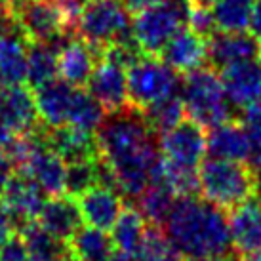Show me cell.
I'll use <instances>...</instances> for the list:
<instances>
[{
    "label": "cell",
    "mask_w": 261,
    "mask_h": 261,
    "mask_svg": "<svg viewBox=\"0 0 261 261\" xmlns=\"http://www.w3.org/2000/svg\"><path fill=\"white\" fill-rule=\"evenodd\" d=\"M95 139L99 156L113 170L116 191L138 200L151 185L152 170L160 159L156 132L147 124L141 111L128 105L107 113Z\"/></svg>",
    "instance_id": "obj_1"
},
{
    "label": "cell",
    "mask_w": 261,
    "mask_h": 261,
    "mask_svg": "<svg viewBox=\"0 0 261 261\" xmlns=\"http://www.w3.org/2000/svg\"><path fill=\"white\" fill-rule=\"evenodd\" d=\"M185 261L231 252L229 219L206 198L179 196L160 227Z\"/></svg>",
    "instance_id": "obj_2"
},
{
    "label": "cell",
    "mask_w": 261,
    "mask_h": 261,
    "mask_svg": "<svg viewBox=\"0 0 261 261\" xmlns=\"http://www.w3.org/2000/svg\"><path fill=\"white\" fill-rule=\"evenodd\" d=\"M198 181L202 198L221 210H232L250 200L255 185V172L244 162L210 156L198 166Z\"/></svg>",
    "instance_id": "obj_3"
},
{
    "label": "cell",
    "mask_w": 261,
    "mask_h": 261,
    "mask_svg": "<svg viewBox=\"0 0 261 261\" xmlns=\"http://www.w3.org/2000/svg\"><path fill=\"white\" fill-rule=\"evenodd\" d=\"M179 97L191 120L198 122L202 128H216L231 120L232 105L214 69L202 67L185 74V79H181Z\"/></svg>",
    "instance_id": "obj_4"
},
{
    "label": "cell",
    "mask_w": 261,
    "mask_h": 261,
    "mask_svg": "<svg viewBox=\"0 0 261 261\" xmlns=\"http://www.w3.org/2000/svg\"><path fill=\"white\" fill-rule=\"evenodd\" d=\"M189 0H160L159 4L136 14L132 35L143 54L156 56L187 23Z\"/></svg>",
    "instance_id": "obj_5"
},
{
    "label": "cell",
    "mask_w": 261,
    "mask_h": 261,
    "mask_svg": "<svg viewBox=\"0 0 261 261\" xmlns=\"http://www.w3.org/2000/svg\"><path fill=\"white\" fill-rule=\"evenodd\" d=\"M76 31L82 40L101 51L111 44L134 40L130 12L122 0H88Z\"/></svg>",
    "instance_id": "obj_6"
},
{
    "label": "cell",
    "mask_w": 261,
    "mask_h": 261,
    "mask_svg": "<svg viewBox=\"0 0 261 261\" xmlns=\"http://www.w3.org/2000/svg\"><path fill=\"white\" fill-rule=\"evenodd\" d=\"M128 99L130 105L143 111L145 107L179 94L181 79L162 59L143 54L128 69Z\"/></svg>",
    "instance_id": "obj_7"
},
{
    "label": "cell",
    "mask_w": 261,
    "mask_h": 261,
    "mask_svg": "<svg viewBox=\"0 0 261 261\" xmlns=\"http://www.w3.org/2000/svg\"><path fill=\"white\" fill-rule=\"evenodd\" d=\"M160 154L166 160L183 168H195L202 164L204 154L208 151L206 145V132L195 120H185L174 126L172 130L162 134L159 139Z\"/></svg>",
    "instance_id": "obj_8"
},
{
    "label": "cell",
    "mask_w": 261,
    "mask_h": 261,
    "mask_svg": "<svg viewBox=\"0 0 261 261\" xmlns=\"http://www.w3.org/2000/svg\"><path fill=\"white\" fill-rule=\"evenodd\" d=\"M14 14L31 42H51L69 31L54 0H17Z\"/></svg>",
    "instance_id": "obj_9"
},
{
    "label": "cell",
    "mask_w": 261,
    "mask_h": 261,
    "mask_svg": "<svg viewBox=\"0 0 261 261\" xmlns=\"http://www.w3.org/2000/svg\"><path fill=\"white\" fill-rule=\"evenodd\" d=\"M23 175L37 183L44 193L58 196L65 191L67 164L56 151H51L46 143V128H42L38 143L33 147V151L27 154L19 166Z\"/></svg>",
    "instance_id": "obj_10"
},
{
    "label": "cell",
    "mask_w": 261,
    "mask_h": 261,
    "mask_svg": "<svg viewBox=\"0 0 261 261\" xmlns=\"http://www.w3.org/2000/svg\"><path fill=\"white\" fill-rule=\"evenodd\" d=\"M0 124L14 136H23L37 130V101L29 88L23 84L0 88Z\"/></svg>",
    "instance_id": "obj_11"
},
{
    "label": "cell",
    "mask_w": 261,
    "mask_h": 261,
    "mask_svg": "<svg viewBox=\"0 0 261 261\" xmlns=\"http://www.w3.org/2000/svg\"><path fill=\"white\" fill-rule=\"evenodd\" d=\"M219 79L232 107L244 109L261 101V58L225 67Z\"/></svg>",
    "instance_id": "obj_12"
},
{
    "label": "cell",
    "mask_w": 261,
    "mask_h": 261,
    "mask_svg": "<svg viewBox=\"0 0 261 261\" xmlns=\"http://www.w3.org/2000/svg\"><path fill=\"white\" fill-rule=\"evenodd\" d=\"M44 195L46 193L27 175L19 174L12 177L2 195V202L6 206L8 214L12 216L15 229H23L27 223L37 221L46 204Z\"/></svg>",
    "instance_id": "obj_13"
},
{
    "label": "cell",
    "mask_w": 261,
    "mask_h": 261,
    "mask_svg": "<svg viewBox=\"0 0 261 261\" xmlns=\"http://www.w3.org/2000/svg\"><path fill=\"white\" fill-rule=\"evenodd\" d=\"M208 61L216 69H225L229 65L261 58V42L252 33H223L218 31L206 40Z\"/></svg>",
    "instance_id": "obj_14"
},
{
    "label": "cell",
    "mask_w": 261,
    "mask_h": 261,
    "mask_svg": "<svg viewBox=\"0 0 261 261\" xmlns=\"http://www.w3.org/2000/svg\"><path fill=\"white\" fill-rule=\"evenodd\" d=\"M88 92L101 103L105 111H118L130 105L128 99V76L126 69L101 59L95 67L92 79L88 80Z\"/></svg>",
    "instance_id": "obj_15"
},
{
    "label": "cell",
    "mask_w": 261,
    "mask_h": 261,
    "mask_svg": "<svg viewBox=\"0 0 261 261\" xmlns=\"http://www.w3.org/2000/svg\"><path fill=\"white\" fill-rule=\"evenodd\" d=\"M76 200H79L82 219L90 227L101 229V231H111L124 210L120 193L101 185L88 189Z\"/></svg>",
    "instance_id": "obj_16"
},
{
    "label": "cell",
    "mask_w": 261,
    "mask_h": 261,
    "mask_svg": "<svg viewBox=\"0 0 261 261\" xmlns=\"http://www.w3.org/2000/svg\"><path fill=\"white\" fill-rule=\"evenodd\" d=\"M229 219V234L234 254L248 255L261 248V204L246 200L232 208Z\"/></svg>",
    "instance_id": "obj_17"
},
{
    "label": "cell",
    "mask_w": 261,
    "mask_h": 261,
    "mask_svg": "<svg viewBox=\"0 0 261 261\" xmlns=\"http://www.w3.org/2000/svg\"><path fill=\"white\" fill-rule=\"evenodd\" d=\"M97 61H101V50L86 40H69L59 51V79L73 88H82L92 79Z\"/></svg>",
    "instance_id": "obj_18"
},
{
    "label": "cell",
    "mask_w": 261,
    "mask_h": 261,
    "mask_svg": "<svg viewBox=\"0 0 261 261\" xmlns=\"http://www.w3.org/2000/svg\"><path fill=\"white\" fill-rule=\"evenodd\" d=\"M159 56L175 73L189 74L196 69H202L204 61H208L206 38L198 37L191 29H181L162 48Z\"/></svg>",
    "instance_id": "obj_19"
},
{
    "label": "cell",
    "mask_w": 261,
    "mask_h": 261,
    "mask_svg": "<svg viewBox=\"0 0 261 261\" xmlns=\"http://www.w3.org/2000/svg\"><path fill=\"white\" fill-rule=\"evenodd\" d=\"M46 143L51 151H56L65 160V164L94 160L99 156L97 139L94 138V134L73 126L46 128Z\"/></svg>",
    "instance_id": "obj_20"
},
{
    "label": "cell",
    "mask_w": 261,
    "mask_h": 261,
    "mask_svg": "<svg viewBox=\"0 0 261 261\" xmlns=\"http://www.w3.org/2000/svg\"><path fill=\"white\" fill-rule=\"evenodd\" d=\"M38 225L59 240H71L80 229L82 214L76 198L71 195H58L46 200L38 216Z\"/></svg>",
    "instance_id": "obj_21"
},
{
    "label": "cell",
    "mask_w": 261,
    "mask_h": 261,
    "mask_svg": "<svg viewBox=\"0 0 261 261\" xmlns=\"http://www.w3.org/2000/svg\"><path fill=\"white\" fill-rule=\"evenodd\" d=\"M31 40L17 25L0 37V80L6 86L23 84L27 80V58Z\"/></svg>",
    "instance_id": "obj_22"
},
{
    "label": "cell",
    "mask_w": 261,
    "mask_h": 261,
    "mask_svg": "<svg viewBox=\"0 0 261 261\" xmlns=\"http://www.w3.org/2000/svg\"><path fill=\"white\" fill-rule=\"evenodd\" d=\"M73 94L74 88L61 79H56L44 86L35 88L38 118L42 120L46 128L65 126L67 118H69L71 101H73Z\"/></svg>",
    "instance_id": "obj_23"
},
{
    "label": "cell",
    "mask_w": 261,
    "mask_h": 261,
    "mask_svg": "<svg viewBox=\"0 0 261 261\" xmlns=\"http://www.w3.org/2000/svg\"><path fill=\"white\" fill-rule=\"evenodd\" d=\"M206 145L212 159L232 160V162H246L250 154L252 141L240 122H223L210 128L206 136Z\"/></svg>",
    "instance_id": "obj_24"
},
{
    "label": "cell",
    "mask_w": 261,
    "mask_h": 261,
    "mask_svg": "<svg viewBox=\"0 0 261 261\" xmlns=\"http://www.w3.org/2000/svg\"><path fill=\"white\" fill-rule=\"evenodd\" d=\"M71 40L69 35L51 42H31L27 58V82L33 88H40L59 79V51Z\"/></svg>",
    "instance_id": "obj_25"
},
{
    "label": "cell",
    "mask_w": 261,
    "mask_h": 261,
    "mask_svg": "<svg viewBox=\"0 0 261 261\" xmlns=\"http://www.w3.org/2000/svg\"><path fill=\"white\" fill-rule=\"evenodd\" d=\"M69 252L80 261H109L115 244L107 231L95 227H80L69 240Z\"/></svg>",
    "instance_id": "obj_26"
},
{
    "label": "cell",
    "mask_w": 261,
    "mask_h": 261,
    "mask_svg": "<svg viewBox=\"0 0 261 261\" xmlns=\"http://www.w3.org/2000/svg\"><path fill=\"white\" fill-rule=\"evenodd\" d=\"M19 231H21V239L31 255V261H61L71 254L69 244L42 229L38 221L27 223Z\"/></svg>",
    "instance_id": "obj_27"
},
{
    "label": "cell",
    "mask_w": 261,
    "mask_h": 261,
    "mask_svg": "<svg viewBox=\"0 0 261 261\" xmlns=\"http://www.w3.org/2000/svg\"><path fill=\"white\" fill-rule=\"evenodd\" d=\"M105 116H107V111L94 95L82 88H74L73 101H71L69 118H67L65 126H73V128L94 134L101 126Z\"/></svg>",
    "instance_id": "obj_28"
},
{
    "label": "cell",
    "mask_w": 261,
    "mask_h": 261,
    "mask_svg": "<svg viewBox=\"0 0 261 261\" xmlns=\"http://www.w3.org/2000/svg\"><path fill=\"white\" fill-rule=\"evenodd\" d=\"M149 229L147 219L141 216L138 208H124L120 218L116 219L113 231V244L116 250H122L126 254H134L141 240L145 239V232Z\"/></svg>",
    "instance_id": "obj_29"
},
{
    "label": "cell",
    "mask_w": 261,
    "mask_h": 261,
    "mask_svg": "<svg viewBox=\"0 0 261 261\" xmlns=\"http://www.w3.org/2000/svg\"><path fill=\"white\" fill-rule=\"evenodd\" d=\"M175 198L177 196L168 187L160 185V183H151L141 193V196L136 202L139 204L138 210L147 219V223H151L152 227H159L160 229L164 225V221L168 219V216H170L172 208H174Z\"/></svg>",
    "instance_id": "obj_30"
},
{
    "label": "cell",
    "mask_w": 261,
    "mask_h": 261,
    "mask_svg": "<svg viewBox=\"0 0 261 261\" xmlns=\"http://www.w3.org/2000/svg\"><path fill=\"white\" fill-rule=\"evenodd\" d=\"M252 10H254L252 0H218L212 6V14L218 31L242 33L250 29Z\"/></svg>",
    "instance_id": "obj_31"
},
{
    "label": "cell",
    "mask_w": 261,
    "mask_h": 261,
    "mask_svg": "<svg viewBox=\"0 0 261 261\" xmlns=\"http://www.w3.org/2000/svg\"><path fill=\"white\" fill-rule=\"evenodd\" d=\"M132 261H185L159 227H149Z\"/></svg>",
    "instance_id": "obj_32"
},
{
    "label": "cell",
    "mask_w": 261,
    "mask_h": 261,
    "mask_svg": "<svg viewBox=\"0 0 261 261\" xmlns=\"http://www.w3.org/2000/svg\"><path fill=\"white\" fill-rule=\"evenodd\" d=\"M141 113H143L147 124L151 126L152 130L164 134V132L172 130L174 126L181 122L183 116H185V107H183L181 97L177 94L168 97V99H162L159 103H152Z\"/></svg>",
    "instance_id": "obj_33"
},
{
    "label": "cell",
    "mask_w": 261,
    "mask_h": 261,
    "mask_svg": "<svg viewBox=\"0 0 261 261\" xmlns=\"http://www.w3.org/2000/svg\"><path fill=\"white\" fill-rule=\"evenodd\" d=\"M97 160H84L67 164V177H65V191L71 196H80L88 189L97 185Z\"/></svg>",
    "instance_id": "obj_34"
},
{
    "label": "cell",
    "mask_w": 261,
    "mask_h": 261,
    "mask_svg": "<svg viewBox=\"0 0 261 261\" xmlns=\"http://www.w3.org/2000/svg\"><path fill=\"white\" fill-rule=\"evenodd\" d=\"M189 29L196 33L198 37L208 38L212 35L218 33V27H216V21H214V14H212V8H202V6H191L189 10Z\"/></svg>",
    "instance_id": "obj_35"
},
{
    "label": "cell",
    "mask_w": 261,
    "mask_h": 261,
    "mask_svg": "<svg viewBox=\"0 0 261 261\" xmlns=\"http://www.w3.org/2000/svg\"><path fill=\"white\" fill-rule=\"evenodd\" d=\"M240 126L246 130L252 143H261V101L242 109Z\"/></svg>",
    "instance_id": "obj_36"
},
{
    "label": "cell",
    "mask_w": 261,
    "mask_h": 261,
    "mask_svg": "<svg viewBox=\"0 0 261 261\" xmlns=\"http://www.w3.org/2000/svg\"><path fill=\"white\" fill-rule=\"evenodd\" d=\"M0 261H31L27 246L21 237H10L6 244L0 248Z\"/></svg>",
    "instance_id": "obj_37"
},
{
    "label": "cell",
    "mask_w": 261,
    "mask_h": 261,
    "mask_svg": "<svg viewBox=\"0 0 261 261\" xmlns=\"http://www.w3.org/2000/svg\"><path fill=\"white\" fill-rule=\"evenodd\" d=\"M54 2L58 4L59 12H61V15H63V19L67 23V27L69 29H76L80 15L84 12L88 0H54Z\"/></svg>",
    "instance_id": "obj_38"
},
{
    "label": "cell",
    "mask_w": 261,
    "mask_h": 261,
    "mask_svg": "<svg viewBox=\"0 0 261 261\" xmlns=\"http://www.w3.org/2000/svg\"><path fill=\"white\" fill-rule=\"evenodd\" d=\"M14 162L8 159V154L0 152V196L4 195L8 183L14 177Z\"/></svg>",
    "instance_id": "obj_39"
},
{
    "label": "cell",
    "mask_w": 261,
    "mask_h": 261,
    "mask_svg": "<svg viewBox=\"0 0 261 261\" xmlns=\"http://www.w3.org/2000/svg\"><path fill=\"white\" fill-rule=\"evenodd\" d=\"M15 229L12 216L8 214L4 202H0V248L6 244V240L12 237V231Z\"/></svg>",
    "instance_id": "obj_40"
},
{
    "label": "cell",
    "mask_w": 261,
    "mask_h": 261,
    "mask_svg": "<svg viewBox=\"0 0 261 261\" xmlns=\"http://www.w3.org/2000/svg\"><path fill=\"white\" fill-rule=\"evenodd\" d=\"M122 2L130 14H139V12H143L147 8L159 4L160 0H122Z\"/></svg>",
    "instance_id": "obj_41"
},
{
    "label": "cell",
    "mask_w": 261,
    "mask_h": 261,
    "mask_svg": "<svg viewBox=\"0 0 261 261\" xmlns=\"http://www.w3.org/2000/svg\"><path fill=\"white\" fill-rule=\"evenodd\" d=\"M250 31L257 40L261 42V0H257L252 10V21H250Z\"/></svg>",
    "instance_id": "obj_42"
},
{
    "label": "cell",
    "mask_w": 261,
    "mask_h": 261,
    "mask_svg": "<svg viewBox=\"0 0 261 261\" xmlns=\"http://www.w3.org/2000/svg\"><path fill=\"white\" fill-rule=\"evenodd\" d=\"M189 261H240L239 254H221V255H208V257H198V259H189Z\"/></svg>",
    "instance_id": "obj_43"
},
{
    "label": "cell",
    "mask_w": 261,
    "mask_h": 261,
    "mask_svg": "<svg viewBox=\"0 0 261 261\" xmlns=\"http://www.w3.org/2000/svg\"><path fill=\"white\" fill-rule=\"evenodd\" d=\"M254 193L257 196V202L261 204V170L255 172V185H254Z\"/></svg>",
    "instance_id": "obj_44"
},
{
    "label": "cell",
    "mask_w": 261,
    "mask_h": 261,
    "mask_svg": "<svg viewBox=\"0 0 261 261\" xmlns=\"http://www.w3.org/2000/svg\"><path fill=\"white\" fill-rule=\"evenodd\" d=\"M191 6H202V8H212L218 0H189Z\"/></svg>",
    "instance_id": "obj_45"
},
{
    "label": "cell",
    "mask_w": 261,
    "mask_h": 261,
    "mask_svg": "<svg viewBox=\"0 0 261 261\" xmlns=\"http://www.w3.org/2000/svg\"><path fill=\"white\" fill-rule=\"evenodd\" d=\"M240 261H261V248H259V250H255V252H252V254L242 255V257H240Z\"/></svg>",
    "instance_id": "obj_46"
},
{
    "label": "cell",
    "mask_w": 261,
    "mask_h": 261,
    "mask_svg": "<svg viewBox=\"0 0 261 261\" xmlns=\"http://www.w3.org/2000/svg\"><path fill=\"white\" fill-rule=\"evenodd\" d=\"M61 261H80V259H76V257H74L73 254H69V255H67V257H63V259H61Z\"/></svg>",
    "instance_id": "obj_47"
},
{
    "label": "cell",
    "mask_w": 261,
    "mask_h": 261,
    "mask_svg": "<svg viewBox=\"0 0 261 261\" xmlns=\"http://www.w3.org/2000/svg\"><path fill=\"white\" fill-rule=\"evenodd\" d=\"M0 84H2V80H0Z\"/></svg>",
    "instance_id": "obj_48"
}]
</instances>
